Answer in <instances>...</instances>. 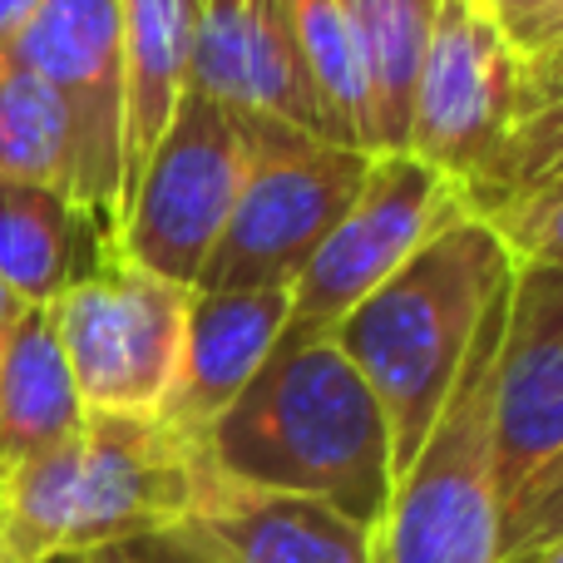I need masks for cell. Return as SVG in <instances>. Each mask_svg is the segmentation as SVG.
<instances>
[{"instance_id": "1", "label": "cell", "mask_w": 563, "mask_h": 563, "mask_svg": "<svg viewBox=\"0 0 563 563\" xmlns=\"http://www.w3.org/2000/svg\"><path fill=\"white\" fill-rule=\"evenodd\" d=\"M203 465L253 489L321 499L376 529L390 505V426L331 336H277L203 440Z\"/></svg>"}, {"instance_id": "2", "label": "cell", "mask_w": 563, "mask_h": 563, "mask_svg": "<svg viewBox=\"0 0 563 563\" xmlns=\"http://www.w3.org/2000/svg\"><path fill=\"white\" fill-rule=\"evenodd\" d=\"M509 273H515V257L505 238L465 208L331 331V341L361 371L390 426V475L396 479L426 445L470 356V341L489 301L505 291Z\"/></svg>"}, {"instance_id": "3", "label": "cell", "mask_w": 563, "mask_h": 563, "mask_svg": "<svg viewBox=\"0 0 563 563\" xmlns=\"http://www.w3.org/2000/svg\"><path fill=\"white\" fill-rule=\"evenodd\" d=\"M203 455L158 416H99L79 435L0 475V549L15 563L99 554L109 544L178 529Z\"/></svg>"}, {"instance_id": "4", "label": "cell", "mask_w": 563, "mask_h": 563, "mask_svg": "<svg viewBox=\"0 0 563 563\" xmlns=\"http://www.w3.org/2000/svg\"><path fill=\"white\" fill-rule=\"evenodd\" d=\"M505 291L489 301L426 445L390 485L386 515L371 529V563H499L495 361Z\"/></svg>"}, {"instance_id": "5", "label": "cell", "mask_w": 563, "mask_h": 563, "mask_svg": "<svg viewBox=\"0 0 563 563\" xmlns=\"http://www.w3.org/2000/svg\"><path fill=\"white\" fill-rule=\"evenodd\" d=\"M247 174L198 287H291L351 208L371 154L277 119H243Z\"/></svg>"}, {"instance_id": "6", "label": "cell", "mask_w": 563, "mask_h": 563, "mask_svg": "<svg viewBox=\"0 0 563 563\" xmlns=\"http://www.w3.org/2000/svg\"><path fill=\"white\" fill-rule=\"evenodd\" d=\"M247 174V134L243 119L223 104L184 89L174 119L154 154L144 158L134 188L124 198L114 253L144 273L198 287L203 263L213 257L238 188Z\"/></svg>"}, {"instance_id": "7", "label": "cell", "mask_w": 563, "mask_h": 563, "mask_svg": "<svg viewBox=\"0 0 563 563\" xmlns=\"http://www.w3.org/2000/svg\"><path fill=\"white\" fill-rule=\"evenodd\" d=\"M188 291L194 287H174L124 257H104L95 273L69 282L49 301L85 410L99 416L164 410L184 356Z\"/></svg>"}, {"instance_id": "8", "label": "cell", "mask_w": 563, "mask_h": 563, "mask_svg": "<svg viewBox=\"0 0 563 563\" xmlns=\"http://www.w3.org/2000/svg\"><path fill=\"white\" fill-rule=\"evenodd\" d=\"M525 114V55L489 0H435L406 148L465 188Z\"/></svg>"}, {"instance_id": "9", "label": "cell", "mask_w": 563, "mask_h": 563, "mask_svg": "<svg viewBox=\"0 0 563 563\" xmlns=\"http://www.w3.org/2000/svg\"><path fill=\"white\" fill-rule=\"evenodd\" d=\"M10 55L59 95L75 134L69 198L114 253L124 218V55L119 0H40ZM119 257V253H114Z\"/></svg>"}, {"instance_id": "10", "label": "cell", "mask_w": 563, "mask_h": 563, "mask_svg": "<svg viewBox=\"0 0 563 563\" xmlns=\"http://www.w3.org/2000/svg\"><path fill=\"white\" fill-rule=\"evenodd\" d=\"M465 198L445 174L420 164L410 148L371 154L351 208L336 218L311 263L291 282L282 336H331L356 301H366L426 238H435Z\"/></svg>"}, {"instance_id": "11", "label": "cell", "mask_w": 563, "mask_h": 563, "mask_svg": "<svg viewBox=\"0 0 563 563\" xmlns=\"http://www.w3.org/2000/svg\"><path fill=\"white\" fill-rule=\"evenodd\" d=\"M563 450V267L515 257L495 361L499 519Z\"/></svg>"}, {"instance_id": "12", "label": "cell", "mask_w": 563, "mask_h": 563, "mask_svg": "<svg viewBox=\"0 0 563 563\" xmlns=\"http://www.w3.org/2000/svg\"><path fill=\"white\" fill-rule=\"evenodd\" d=\"M188 89L238 119H277L321 139L317 99L282 0H198Z\"/></svg>"}, {"instance_id": "13", "label": "cell", "mask_w": 563, "mask_h": 563, "mask_svg": "<svg viewBox=\"0 0 563 563\" xmlns=\"http://www.w3.org/2000/svg\"><path fill=\"white\" fill-rule=\"evenodd\" d=\"M291 287H194L184 321V356L164 420L184 445L203 450L208 430L247 390L287 327Z\"/></svg>"}, {"instance_id": "14", "label": "cell", "mask_w": 563, "mask_h": 563, "mask_svg": "<svg viewBox=\"0 0 563 563\" xmlns=\"http://www.w3.org/2000/svg\"><path fill=\"white\" fill-rule=\"evenodd\" d=\"M174 534H184L208 563H371V529L341 509L238 485L208 465Z\"/></svg>"}, {"instance_id": "15", "label": "cell", "mask_w": 563, "mask_h": 563, "mask_svg": "<svg viewBox=\"0 0 563 563\" xmlns=\"http://www.w3.org/2000/svg\"><path fill=\"white\" fill-rule=\"evenodd\" d=\"M198 0H119V55H124V198L144 158L164 139L188 89ZM124 223V218H119Z\"/></svg>"}, {"instance_id": "16", "label": "cell", "mask_w": 563, "mask_h": 563, "mask_svg": "<svg viewBox=\"0 0 563 563\" xmlns=\"http://www.w3.org/2000/svg\"><path fill=\"white\" fill-rule=\"evenodd\" d=\"M85 416L55 317L49 307H25L0 351V475L79 435Z\"/></svg>"}, {"instance_id": "17", "label": "cell", "mask_w": 563, "mask_h": 563, "mask_svg": "<svg viewBox=\"0 0 563 563\" xmlns=\"http://www.w3.org/2000/svg\"><path fill=\"white\" fill-rule=\"evenodd\" d=\"M114 257L75 198L40 184H0V282L25 307H49L69 282Z\"/></svg>"}, {"instance_id": "18", "label": "cell", "mask_w": 563, "mask_h": 563, "mask_svg": "<svg viewBox=\"0 0 563 563\" xmlns=\"http://www.w3.org/2000/svg\"><path fill=\"white\" fill-rule=\"evenodd\" d=\"M341 10L361 49L376 154H396L410 134V95L426 59L435 0H341Z\"/></svg>"}, {"instance_id": "19", "label": "cell", "mask_w": 563, "mask_h": 563, "mask_svg": "<svg viewBox=\"0 0 563 563\" xmlns=\"http://www.w3.org/2000/svg\"><path fill=\"white\" fill-rule=\"evenodd\" d=\"M291 40H297L301 69H307L311 99H317L321 139L341 148L376 154L366 104V75H361V49L351 35V20L341 0H282Z\"/></svg>"}, {"instance_id": "20", "label": "cell", "mask_w": 563, "mask_h": 563, "mask_svg": "<svg viewBox=\"0 0 563 563\" xmlns=\"http://www.w3.org/2000/svg\"><path fill=\"white\" fill-rule=\"evenodd\" d=\"M0 184H40L69 194L75 134L59 95L0 45Z\"/></svg>"}, {"instance_id": "21", "label": "cell", "mask_w": 563, "mask_h": 563, "mask_svg": "<svg viewBox=\"0 0 563 563\" xmlns=\"http://www.w3.org/2000/svg\"><path fill=\"white\" fill-rule=\"evenodd\" d=\"M554 194H563V95L525 109L499 154L460 188L465 208L489 228H505Z\"/></svg>"}, {"instance_id": "22", "label": "cell", "mask_w": 563, "mask_h": 563, "mask_svg": "<svg viewBox=\"0 0 563 563\" xmlns=\"http://www.w3.org/2000/svg\"><path fill=\"white\" fill-rule=\"evenodd\" d=\"M563 539V450L544 475H534L499 519V563H515Z\"/></svg>"}, {"instance_id": "23", "label": "cell", "mask_w": 563, "mask_h": 563, "mask_svg": "<svg viewBox=\"0 0 563 563\" xmlns=\"http://www.w3.org/2000/svg\"><path fill=\"white\" fill-rule=\"evenodd\" d=\"M505 238L509 257H525V263H554L563 267V194L534 203L529 213L509 218L505 228H495Z\"/></svg>"}, {"instance_id": "24", "label": "cell", "mask_w": 563, "mask_h": 563, "mask_svg": "<svg viewBox=\"0 0 563 563\" xmlns=\"http://www.w3.org/2000/svg\"><path fill=\"white\" fill-rule=\"evenodd\" d=\"M489 5H495V15L505 20V30H509L519 55L539 49L563 25V0H489Z\"/></svg>"}, {"instance_id": "25", "label": "cell", "mask_w": 563, "mask_h": 563, "mask_svg": "<svg viewBox=\"0 0 563 563\" xmlns=\"http://www.w3.org/2000/svg\"><path fill=\"white\" fill-rule=\"evenodd\" d=\"M89 563H208L188 544L184 534L164 529V534H144V539H124V544H109L99 554H85Z\"/></svg>"}, {"instance_id": "26", "label": "cell", "mask_w": 563, "mask_h": 563, "mask_svg": "<svg viewBox=\"0 0 563 563\" xmlns=\"http://www.w3.org/2000/svg\"><path fill=\"white\" fill-rule=\"evenodd\" d=\"M563 95V25L539 49L525 55V109L549 104Z\"/></svg>"}, {"instance_id": "27", "label": "cell", "mask_w": 563, "mask_h": 563, "mask_svg": "<svg viewBox=\"0 0 563 563\" xmlns=\"http://www.w3.org/2000/svg\"><path fill=\"white\" fill-rule=\"evenodd\" d=\"M35 5L40 0H0V45H10L20 35V25L35 15Z\"/></svg>"}, {"instance_id": "28", "label": "cell", "mask_w": 563, "mask_h": 563, "mask_svg": "<svg viewBox=\"0 0 563 563\" xmlns=\"http://www.w3.org/2000/svg\"><path fill=\"white\" fill-rule=\"evenodd\" d=\"M25 311V301L15 297V291L0 282V351H5V336H10V327H15V317Z\"/></svg>"}, {"instance_id": "29", "label": "cell", "mask_w": 563, "mask_h": 563, "mask_svg": "<svg viewBox=\"0 0 563 563\" xmlns=\"http://www.w3.org/2000/svg\"><path fill=\"white\" fill-rule=\"evenodd\" d=\"M515 563H563V539H554V544L534 549V554H525V559H515Z\"/></svg>"}, {"instance_id": "30", "label": "cell", "mask_w": 563, "mask_h": 563, "mask_svg": "<svg viewBox=\"0 0 563 563\" xmlns=\"http://www.w3.org/2000/svg\"><path fill=\"white\" fill-rule=\"evenodd\" d=\"M49 563H89L85 554H65V559H49Z\"/></svg>"}, {"instance_id": "31", "label": "cell", "mask_w": 563, "mask_h": 563, "mask_svg": "<svg viewBox=\"0 0 563 563\" xmlns=\"http://www.w3.org/2000/svg\"><path fill=\"white\" fill-rule=\"evenodd\" d=\"M0 563H15V559H10V554H5V549H0Z\"/></svg>"}]
</instances>
